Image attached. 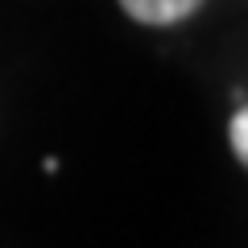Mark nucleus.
Listing matches in <instances>:
<instances>
[{"label":"nucleus","mask_w":248,"mask_h":248,"mask_svg":"<svg viewBox=\"0 0 248 248\" xmlns=\"http://www.w3.org/2000/svg\"><path fill=\"white\" fill-rule=\"evenodd\" d=\"M203 0H120V9L141 25H178L190 13H199Z\"/></svg>","instance_id":"nucleus-1"},{"label":"nucleus","mask_w":248,"mask_h":248,"mask_svg":"<svg viewBox=\"0 0 248 248\" xmlns=\"http://www.w3.org/2000/svg\"><path fill=\"white\" fill-rule=\"evenodd\" d=\"M228 141H232L236 161H248V108H236V116L228 124Z\"/></svg>","instance_id":"nucleus-2"}]
</instances>
